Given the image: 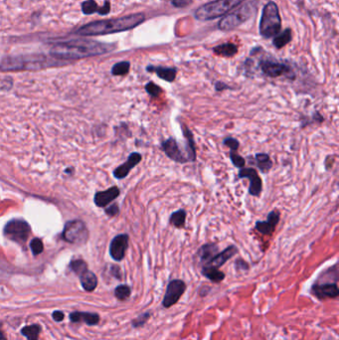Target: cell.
I'll return each mask as SVG.
<instances>
[{
    "mask_svg": "<svg viewBox=\"0 0 339 340\" xmlns=\"http://www.w3.org/2000/svg\"><path fill=\"white\" fill-rule=\"evenodd\" d=\"M238 253V248L234 245H231L229 247L226 248L224 251L221 253H218L213 257V259L205 266H211L214 268H221L226 262H228L230 259H232L236 254Z\"/></svg>",
    "mask_w": 339,
    "mask_h": 340,
    "instance_id": "obj_20",
    "label": "cell"
},
{
    "mask_svg": "<svg viewBox=\"0 0 339 340\" xmlns=\"http://www.w3.org/2000/svg\"><path fill=\"white\" fill-rule=\"evenodd\" d=\"M99 6L93 0H87L82 3V11L84 14L90 15L99 11Z\"/></svg>",
    "mask_w": 339,
    "mask_h": 340,
    "instance_id": "obj_33",
    "label": "cell"
},
{
    "mask_svg": "<svg viewBox=\"0 0 339 340\" xmlns=\"http://www.w3.org/2000/svg\"><path fill=\"white\" fill-rule=\"evenodd\" d=\"M70 268L72 269V271L74 273H76L78 276L84 272L85 270L88 269L87 267V264L83 261V260H75L73 261L71 264H70Z\"/></svg>",
    "mask_w": 339,
    "mask_h": 340,
    "instance_id": "obj_35",
    "label": "cell"
},
{
    "mask_svg": "<svg viewBox=\"0 0 339 340\" xmlns=\"http://www.w3.org/2000/svg\"><path fill=\"white\" fill-rule=\"evenodd\" d=\"M40 331H41V326L38 324L28 325L21 329L22 335L27 337L28 340H38Z\"/></svg>",
    "mask_w": 339,
    "mask_h": 340,
    "instance_id": "obj_29",
    "label": "cell"
},
{
    "mask_svg": "<svg viewBox=\"0 0 339 340\" xmlns=\"http://www.w3.org/2000/svg\"><path fill=\"white\" fill-rule=\"evenodd\" d=\"M144 20L146 15L143 13H135L120 18L92 22L82 26L76 33L81 36H99L127 31L137 27Z\"/></svg>",
    "mask_w": 339,
    "mask_h": 340,
    "instance_id": "obj_2",
    "label": "cell"
},
{
    "mask_svg": "<svg viewBox=\"0 0 339 340\" xmlns=\"http://www.w3.org/2000/svg\"><path fill=\"white\" fill-rule=\"evenodd\" d=\"M260 68L263 74L269 78H278L281 76H284L289 80H295L296 78L292 68L284 63L266 59L260 62Z\"/></svg>",
    "mask_w": 339,
    "mask_h": 340,
    "instance_id": "obj_9",
    "label": "cell"
},
{
    "mask_svg": "<svg viewBox=\"0 0 339 340\" xmlns=\"http://www.w3.org/2000/svg\"><path fill=\"white\" fill-rule=\"evenodd\" d=\"M281 29V18L277 4L274 1H269L263 8L262 16L259 25L260 34L266 38H273Z\"/></svg>",
    "mask_w": 339,
    "mask_h": 340,
    "instance_id": "obj_5",
    "label": "cell"
},
{
    "mask_svg": "<svg viewBox=\"0 0 339 340\" xmlns=\"http://www.w3.org/2000/svg\"><path fill=\"white\" fill-rule=\"evenodd\" d=\"M293 39V32L292 29L286 28L285 30H283L280 33H277V35L274 37L273 40V45L277 48V49H281L282 47H284L285 45H287Z\"/></svg>",
    "mask_w": 339,
    "mask_h": 340,
    "instance_id": "obj_26",
    "label": "cell"
},
{
    "mask_svg": "<svg viewBox=\"0 0 339 340\" xmlns=\"http://www.w3.org/2000/svg\"><path fill=\"white\" fill-rule=\"evenodd\" d=\"M255 160H256V164L258 168L260 169L262 173H268L273 168L274 163L268 154H265V153L256 154Z\"/></svg>",
    "mask_w": 339,
    "mask_h": 340,
    "instance_id": "obj_25",
    "label": "cell"
},
{
    "mask_svg": "<svg viewBox=\"0 0 339 340\" xmlns=\"http://www.w3.org/2000/svg\"><path fill=\"white\" fill-rule=\"evenodd\" d=\"M244 0H214L200 6L194 12L199 21H210L225 16L229 11L238 7Z\"/></svg>",
    "mask_w": 339,
    "mask_h": 340,
    "instance_id": "obj_4",
    "label": "cell"
},
{
    "mask_svg": "<svg viewBox=\"0 0 339 340\" xmlns=\"http://www.w3.org/2000/svg\"><path fill=\"white\" fill-rule=\"evenodd\" d=\"M115 48V45L112 44L78 39L56 43L51 49L50 54L58 60H76L107 54Z\"/></svg>",
    "mask_w": 339,
    "mask_h": 340,
    "instance_id": "obj_1",
    "label": "cell"
},
{
    "mask_svg": "<svg viewBox=\"0 0 339 340\" xmlns=\"http://www.w3.org/2000/svg\"><path fill=\"white\" fill-rule=\"evenodd\" d=\"M70 320L72 322H84L88 325H95L100 322V315L93 312H83V311H74L70 313Z\"/></svg>",
    "mask_w": 339,
    "mask_h": 340,
    "instance_id": "obj_22",
    "label": "cell"
},
{
    "mask_svg": "<svg viewBox=\"0 0 339 340\" xmlns=\"http://www.w3.org/2000/svg\"><path fill=\"white\" fill-rule=\"evenodd\" d=\"M228 89H231V88L227 84H225L223 82H216L215 90L217 92H223V91L228 90Z\"/></svg>",
    "mask_w": 339,
    "mask_h": 340,
    "instance_id": "obj_42",
    "label": "cell"
},
{
    "mask_svg": "<svg viewBox=\"0 0 339 340\" xmlns=\"http://www.w3.org/2000/svg\"><path fill=\"white\" fill-rule=\"evenodd\" d=\"M280 219V213L277 211V209H274L271 211L268 217L267 221H257L255 224V228L258 232H260L263 235L270 236L274 233L276 227H277L278 222Z\"/></svg>",
    "mask_w": 339,
    "mask_h": 340,
    "instance_id": "obj_15",
    "label": "cell"
},
{
    "mask_svg": "<svg viewBox=\"0 0 339 340\" xmlns=\"http://www.w3.org/2000/svg\"><path fill=\"white\" fill-rule=\"evenodd\" d=\"M187 212L184 209H179L177 211L172 212L169 217V224L177 229H183L185 227Z\"/></svg>",
    "mask_w": 339,
    "mask_h": 340,
    "instance_id": "obj_28",
    "label": "cell"
},
{
    "mask_svg": "<svg viewBox=\"0 0 339 340\" xmlns=\"http://www.w3.org/2000/svg\"><path fill=\"white\" fill-rule=\"evenodd\" d=\"M238 177L240 179L248 178L250 181L249 186V194L253 197H260L263 191V181L260 177L258 171L251 167L240 168Z\"/></svg>",
    "mask_w": 339,
    "mask_h": 340,
    "instance_id": "obj_11",
    "label": "cell"
},
{
    "mask_svg": "<svg viewBox=\"0 0 339 340\" xmlns=\"http://www.w3.org/2000/svg\"><path fill=\"white\" fill-rule=\"evenodd\" d=\"M121 194L120 189L117 186H114L106 191H101L98 192L94 195V203L96 206L99 207H105L107 205H109L111 202H113L114 200H116Z\"/></svg>",
    "mask_w": 339,
    "mask_h": 340,
    "instance_id": "obj_19",
    "label": "cell"
},
{
    "mask_svg": "<svg viewBox=\"0 0 339 340\" xmlns=\"http://www.w3.org/2000/svg\"><path fill=\"white\" fill-rule=\"evenodd\" d=\"M52 316H53V319H54L55 321H58V322H60V321H62V320L65 318L64 313H63L62 311H60V310H56V311H54L53 314H52Z\"/></svg>",
    "mask_w": 339,
    "mask_h": 340,
    "instance_id": "obj_43",
    "label": "cell"
},
{
    "mask_svg": "<svg viewBox=\"0 0 339 340\" xmlns=\"http://www.w3.org/2000/svg\"><path fill=\"white\" fill-rule=\"evenodd\" d=\"M141 159H142V156H141V155L139 153H132V154H130L129 156H128V158H127V160L123 164L120 165L119 167H117L115 169L114 176L116 178H118V179L125 178L128 175V173L130 172V170L132 168H134L137 164L140 163Z\"/></svg>",
    "mask_w": 339,
    "mask_h": 340,
    "instance_id": "obj_16",
    "label": "cell"
},
{
    "mask_svg": "<svg viewBox=\"0 0 339 340\" xmlns=\"http://www.w3.org/2000/svg\"><path fill=\"white\" fill-rule=\"evenodd\" d=\"M30 247L33 255H35V256L41 254L43 252V250H44L43 242L39 238H35V239H33L31 241Z\"/></svg>",
    "mask_w": 339,
    "mask_h": 340,
    "instance_id": "obj_37",
    "label": "cell"
},
{
    "mask_svg": "<svg viewBox=\"0 0 339 340\" xmlns=\"http://www.w3.org/2000/svg\"><path fill=\"white\" fill-rule=\"evenodd\" d=\"M150 316H151V313L147 312V313H143L141 315H139L138 317H136L134 320H132V326L133 327H140V326H143L147 321L150 319Z\"/></svg>",
    "mask_w": 339,
    "mask_h": 340,
    "instance_id": "obj_38",
    "label": "cell"
},
{
    "mask_svg": "<svg viewBox=\"0 0 339 340\" xmlns=\"http://www.w3.org/2000/svg\"><path fill=\"white\" fill-rule=\"evenodd\" d=\"M144 89H146L147 93H149L152 98H158V96L162 93V92H163V90H162L158 85L154 84L153 81L149 82V83L146 85Z\"/></svg>",
    "mask_w": 339,
    "mask_h": 340,
    "instance_id": "obj_34",
    "label": "cell"
},
{
    "mask_svg": "<svg viewBox=\"0 0 339 340\" xmlns=\"http://www.w3.org/2000/svg\"><path fill=\"white\" fill-rule=\"evenodd\" d=\"M130 69V63L127 61L117 63L112 68V74L114 76H124L129 72Z\"/></svg>",
    "mask_w": 339,
    "mask_h": 340,
    "instance_id": "obj_30",
    "label": "cell"
},
{
    "mask_svg": "<svg viewBox=\"0 0 339 340\" xmlns=\"http://www.w3.org/2000/svg\"><path fill=\"white\" fill-rule=\"evenodd\" d=\"M30 233L29 224L22 219H13L4 227L5 237L19 244H25L30 236Z\"/></svg>",
    "mask_w": 339,
    "mask_h": 340,
    "instance_id": "obj_7",
    "label": "cell"
},
{
    "mask_svg": "<svg viewBox=\"0 0 339 340\" xmlns=\"http://www.w3.org/2000/svg\"><path fill=\"white\" fill-rule=\"evenodd\" d=\"M194 0H171V3L176 8H185L193 3Z\"/></svg>",
    "mask_w": 339,
    "mask_h": 340,
    "instance_id": "obj_39",
    "label": "cell"
},
{
    "mask_svg": "<svg viewBox=\"0 0 339 340\" xmlns=\"http://www.w3.org/2000/svg\"><path fill=\"white\" fill-rule=\"evenodd\" d=\"M119 212H120V208H119L118 204H113L112 206H110L109 208L106 209V214L110 217L117 216L119 214Z\"/></svg>",
    "mask_w": 339,
    "mask_h": 340,
    "instance_id": "obj_40",
    "label": "cell"
},
{
    "mask_svg": "<svg viewBox=\"0 0 339 340\" xmlns=\"http://www.w3.org/2000/svg\"><path fill=\"white\" fill-rule=\"evenodd\" d=\"M219 253V248L215 243H207L204 244L202 247L200 248L196 254L197 258L200 261V264L203 266L207 265L213 257Z\"/></svg>",
    "mask_w": 339,
    "mask_h": 340,
    "instance_id": "obj_21",
    "label": "cell"
},
{
    "mask_svg": "<svg viewBox=\"0 0 339 340\" xmlns=\"http://www.w3.org/2000/svg\"><path fill=\"white\" fill-rule=\"evenodd\" d=\"M311 294L319 300L334 299L339 295V289L336 282H325V283H314L311 286Z\"/></svg>",
    "mask_w": 339,
    "mask_h": 340,
    "instance_id": "obj_14",
    "label": "cell"
},
{
    "mask_svg": "<svg viewBox=\"0 0 339 340\" xmlns=\"http://www.w3.org/2000/svg\"><path fill=\"white\" fill-rule=\"evenodd\" d=\"M258 5L259 0L247 1L241 6L235 8L233 11L223 16L218 24V28L225 32L232 31L238 28L257 13Z\"/></svg>",
    "mask_w": 339,
    "mask_h": 340,
    "instance_id": "obj_3",
    "label": "cell"
},
{
    "mask_svg": "<svg viewBox=\"0 0 339 340\" xmlns=\"http://www.w3.org/2000/svg\"><path fill=\"white\" fill-rule=\"evenodd\" d=\"M0 340H6V337L4 336V334H3V332L0 330Z\"/></svg>",
    "mask_w": 339,
    "mask_h": 340,
    "instance_id": "obj_46",
    "label": "cell"
},
{
    "mask_svg": "<svg viewBox=\"0 0 339 340\" xmlns=\"http://www.w3.org/2000/svg\"><path fill=\"white\" fill-rule=\"evenodd\" d=\"M229 157L233 163V165L237 168H243L245 167V164H246V160L243 156L238 154L237 151H230L229 153Z\"/></svg>",
    "mask_w": 339,
    "mask_h": 340,
    "instance_id": "obj_32",
    "label": "cell"
},
{
    "mask_svg": "<svg viewBox=\"0 0 339 340\" xmlns=\"http://www.w3.org/2000/svg\"><path fill=\"white\" fill-rule=\"evenodd\" d=\"M161 150L166 156L174 162L184 164L188 162L186 155L182 153L178 141L174 137H169L161 142Z\"/></svg>",
    "mask_w": 339,
    "mask_h": 340,
    "instance_id": "obj_12",
    "label": "cell"
},
{
    "mask_svg": "<svg viewBox=\"0 0 339 340\" xmlns=\"http://www.w3.org/2000/svg\"><path fill=\"white\" fill-rule=\"evenodd\" d=\"M80 280L82 283V286L85 290L87 292H92L96 285H98V278L95 277V275L89 271L88 269L85 270L84 272H82L80 275Z\"/></svg>",
    "mask_w": 339,
    "mask_h": 340,
    "instance_id": "obj_23",
    "label": "cell"
},
{
    "mask_svg": "<svg viewBox=\"0 0 339 340\" xmlns=\"http://www.w3.org/2000/svg\"><path fill=\"white\" fill-rule=\"evenodd\" d=\"M89 238V231L81 220H72L66 223L63 231V239L73 244H83Z\"/></svg>",
    "mask_w": 339,
    "mask_h": 340,
    "instance_id": "obj_8",
    "label": "cell"
},
{
    "mask_svg": "<svg viewBox=\"0 0 339 340\" xmlns=\"http://www.w3.org/2000/svg\"><path fill=\"white\" fill-rule=\"evenodd\" d=\"M110 11H111V3H110V1H106L105 4H104V6L99 8L98 13L100 15H107V14L110 13Z\"/></svg>",
    "mask_w": 339,
    "mask_h": 340,
    "instance_id": "obj_41",
    "label": "cell"
},
{
    "mask_svg": "<svg viewBox=\"0 0 339 340\" xmlns=\"http://www.w3.org/2000/svg\"><path fill=\"white\" fill-rule=\"evenodd\" d=\"M202 275L213 282H220L225 278V274L223 272L211 266H203Z\"/></svg>",
    "mask_w": 339,
    "mask_h": 340,
    "instance_id": "obj_27",
    "label": "cell"
},
{
    "mask_svg": "<svg viewBox=\"0 0 339 340\" xmlns=\"http://www.w3.org/2000/svg\"><path fill=\"white\" fill-rule=\"evenodd\" d=\"M128 241L129 237L127 234H120L112 240L110 245V255L115 261H123L128 248Z\"/></svg>",
    "mask_w": 339,
    "mask_h": 340,
    "instance_id": "obj_13",
    "label": "cell"
},
{
    "mask_svg": "<svg viewBox=\"0 0 339 340\" xmlns=\"http://www.w3.org/2000/svg\"><path fill=\"white\" fill-rule=\"evenodd\" d=\"M147 71L150 73H155L156 76L168 83H173L176 79L177 69L175 67H164V66H154L149 65Z\"/></svg>",
    "mask_w": 339,
    "mask_h": 340,
    "instance_id": "obj_17",
    "label": "cell"
},
{
    "mask_svg": "<svg viewBox=\"0 0 339 340\" xmlns=\"http://www.w3.org/2000/svg\"><path fill=\"white\" fill-rule=\"evenodd\" d=\"M181 128L183 132V136L185 138V151H186V157L188 161L194 162L196 161L197 155H196V142L194 140V135L190 128L186 124L181 123Z\"/></svg>",
    "mask_w": 339,
    "mask_h": 340,
    "instance_id": "obj_18",
    "label": "cell"
},
{
    "mask_svg": "<svg viewBox=\"0 0 339 340\" xmlns=\"http://www.w3.org/2000/svg\"><path fill=\"white\" fill-rule=\"evenodd\" d=\"M213 52L221 57L232 58L238 53V46L233 43H224L214 47Z\"/></svg>",
    "mask_w": 339,
    "mask_h": 340,
    "instance_id": "obj_24",
    "label": "cell"
},
{
    "mask_svg": "<svg viewBox=\"0 0 339 340\" xmlns=\"http://www.w3.org/2000/svg\"><path fill=\"white\" fill-rule=\"evenodd\" d=\"M56 65L55 61H50L43 55H25L20 57L6 58L0 64V69L5 71L11 70H35Z\"/></svg>",
    "mask_w": 339,
    "mask_h": 340,
    "instance_id": "obj_6",
    "label": "cell"
},
{
    "mask_svg": "<svg viewBox=\"0 0 339 340\" xmlns=\"http://www.w3.org/2000/svg\"><path fill=\"white\" fill-rule=\"evenodd\" d=\"M112 273H113V275H114L116 278H121V270H120L119 267L114 266V267L112 268Z\"/></svg>",
    "mask_w": 339,
    "mask_h": 340,
    "instance_id": "obj_45",
    "label": "cell"
},
{
    "mask_svg": "<svg viewBox=\"0 0 339 340\" xmlns=\"http://www.w3.org/2000/svg\"><path fill=\"white\" fill-rule=\"evenodd\" d=\"M186 290V283L181 279H172L166 288V293L163 298L162 306L165 309H169L174 306L182 297Z\"/></svg>",
    "mask_w": 339,
    "mask_h": 340,
    "instance_id": "obj_10",
    "label": "cell"
},
{
    "mask_svg": "<svg viewBox=\"0 0 339 340\" xmlns=\"http://www.w3.org/2000/svg\"><path fill=\"white\" fill-rule=\"evenodd\" d=\"M223 144L227 148L230 149V151H237L239 150V147H240V142L237 138H234L232 136H227L224 138L223 140Z\"/></svg>",
    "mask_w": 339,
    "mask_h": 340,
    "instance_id": "obj_36",
    "label": "cell"
},
{
    "mask_svg": "<svg viewBox=\"0 0 339 340\" xmlns=\"http://www.w3.org/2000/svg\"><path fill=\"white\" fill-rule=\"evenodd\" d=\"M236 268L238 270H248L249 269V265L247 264L245 261L239 259L237 262H236Z\"/></svg>",
    "mask_w": 339,
    "mask_h": 340,
    "instance_id": "obj_44",
    "label": "cell"
},
{
    "mask_svg": "<svg viewBox=\"0 0 339 340\" xmlns=\"http://www.w3.org/2000/svg\"><path fill=\"white\" fill-rule=\"evenodd\" d=\"M131 289L126 284H121L116 287L115 289V296L119 301H125L130 297Z\"/></svg>",
    "mask_w": 339,
    "mask_h": 340,
    "instance_id": "obj_31",
    "label": "cell"
}]
</instances>
